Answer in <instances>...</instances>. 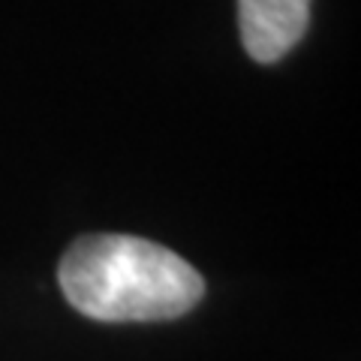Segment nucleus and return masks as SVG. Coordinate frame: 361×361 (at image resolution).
Here are the masks:
<instances>
[{"instance_id": "obj_1", "label": "nucleus", "mask_w": 361, "mask_h": 361, "mask_svg": "<svg viewBox=\"0 0 361 361\" xmlns=\"http://www.w3.org/2000/svg\"><path fill=\"white\" fill-rule=\"evenodd\" d=\"M66 301L99 322L178 319L205 295L202 274L163 244L135 235H85L58 265Z\"/></svg>"}, {"instance_id": "obj_2", "label": "nucleus", "mask_w": 361, "mask_h": 361, "mask_svg": "<svg viewBox=\"0 0 361 361\" xmlns=\"http://www.w3.org/2000/svg\"><path fill=\"white\" fill-rule=\"evenodd\" d=\"M310 21V0H238L241 42L256 63H277Z\"/></svg>"}]
</instances>
